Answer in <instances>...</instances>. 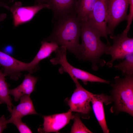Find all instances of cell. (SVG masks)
I'll return each instance as SVG.
<instances>
[{"label":"cell","mask_w":133,"mask_h":133,"mask_svg":"<svg viewBox=\"0 0 133 133\" xmlns=\"http://www.w3.org/2000/svg\"><path fill=\"white\" fill-rule=\"evenodd\" d=\"M111 38L113 40V45H109L105 53L112 57L111 61L107 64L110 67L112 66L115 60L123 59L127 55L133 53V38L128 37V33L123 32Z\"/></svg>","instance_id":"obj_6"},{"label":"cell","mask_w":133,"mask_h":133,"mask_svg":"<svg viewBox=\"0 0 133 133\" xmlns=\"http://www.w3.org/2000/svg\"><path fill=\"white\" fill-rule=\"evenodd\" d=\"M74 122L71 127V133H92L83 123L79 115H74Z\"/></svg>","instance_id":"obj_20"},{"label":"cell","mask_w":133,"mask_h":133,"mask_svg":"<svg viewBox=\"0 0 133 133\" xmlns=\"http://www.w3.org/2000/svg\"><path fill=\"white\" fill-rule=\"evenodd\" d=\"M112 84V100L114 102V108L117 113L126 112L133 116V75H125L123 78L119 76L114 79Z\"/></svg>","instance_id":"obj_3"},{"label":"cell","mask_w":133,"mask_h":133,"mask_svg":"<svg viewBox=\"0 0 133 133\" xmlns=\"http://www.w3.org/2000/svg\"><path fill=\"white\" fill-rule=\"evenodd\" d=\"M7 124V120L5 116L2 115L0 117V133H2L6 128Z\"/></svg>","instance_id":"obj_23"},{"label":"cell","mask_w":133,"mask_h":133,"mask_svg":"<svg viewBox=\"0 0 133 133\" xmlns=\"http://www.w3.org/2000/svg\"><path fill=\"white\" fill-rule=\"evenodd\" d=\"M0 7L4 8L8 10H9L10 8V7L8 5L1 0H0Z\"/></svg>","instance_id":"obj_24"},{"label":"cell","mask_w":133,"mask_h":133,"mask_svg":"<svg viewBox=\"0 0 133 133\" xmlns=\"http://www.w3.org/2000/svg\"><path fill=\"white\" fill-rule=\"evenodd\" d=\"M22 5L21 2L18 1L10 7L9 10L12 14L15 27L29 22L41 10L44 8L49 9V7L47 3H37L28 6Z\"/></svg>","instance_id":"obj_10"},{"label":"cell","mask_w":133,"mask_h":133,"mask_svg":"<svg viewBox=\"0 0 133 133\" xmlns=\"http://www.w3.org/2000/svg\"><path fill=\"white\" fill-rule=\"evenodd\" d=\"M107 0H97L93 9L86 21L101 37L105 38L107 44L110 45L108 39L107 27Z\"/></svg>","instance_id":"obj_5"},{"label":"cell","mask_w":133,"mask_h":133,"mask_svg":"<svg viewBox=\"0 0 133 133\" xmlns=\"http://www.w3.org/2000/svg\"><path fill=\"white\" fill-rule=\"evenodd\" d=\"M74 117L70 109L65 113L44 116L43 127L41 131L44 133L57 132L68 124Z\"/></svg>","instance_id":"obj_11"},{"label":"cell","mask_w":133,"mask_h":133,"mask_svg":"<svg viewBox=\"0 0 133 133\" xmlns=\"http://www.w3.org/2000/svg\"><path fill=\"white\" fill-rule=\"evenodd\" d=\"M122 62L114 66L125 75H133V53L127 56Z\"/></svg>","instance_id":"obj_19"},{"label":"cell","mask_w":133,"mask_h":133,"mask_svg":"<svg viewBox=\"0 0 133 133\" xmlns=\"http://www.w3.org/2000/svg\"><path fill=\"white\" fill-rule=\"evenodd\" d=\"M66 49L62 46L58 48L54 51L55 56L50 60L53 65L58 64L61 66L59 69L61 73H67L71 78L81 80L85 84L88 82H97L109 83V81L96 76L87 72L76 68L67 61L66 58Z\"/></svg>","instance_id":"obj_4"},{"label":"cell","mask_w":133,"mask_h":133,"mask_svg":"<svg viewBox=\"0 0 133 133\" xmlns=\"http://www.w3.org/2000/svg\"><path fill=\"white\" fill-rule=\"evenodd\" d=\"M76 79L73 81L76 88L71 97L68 100V105L72 112L79 113L84 118L88 117L92 108L90 105L91 93L85 89Z\"/></svg>","instance_id":"obj_8"},{"label":"cell","mask_w":133,"mask_h":133,"mask_svg":"<svg viewBox=\"0 0 133 133\" xmlns=\"http://www.w3.org/2000/svg\"><path fill=\"white\" fill-rule=\"evenodd\" d=\"M129 4L130 6L129 12L128 15H127V25L125 29L123 32L126 33H128L130 29L133 19V0H129Z\"/></svg>","instance_id":"obj_22"},{"label":"cell","mask_w":133,"mask_h":133,"mask_svg":"<svg viewBox=\"0 0 133 133\" xmlns=\"http://www.w3.org/2000/svg\"><path fill=\"white\" fill-rule=\"evenodd\" d=\"M54 20L52 32L45 40L55 42L79 57L81 27L76 14H68Z\"/></svg>","instance_id":"obj_1"},{"label":"cell","mask_w":133,"mask_h":133,"mask_svg":"<svg viewBox=\"0 0 133 133\" xmlns=\"http://www.w3.org/2000/svg\"><path fill=\"white\" fill-rule=\"evenodd\" d=\"M0 66L4 68L3 73L5 76H9L16 80L21 77L22 71H27L31 74L37 69L32 66L30 63L22 62L0 51Z\"/></svg>","instance_id":"obj_9"},{"label":"cell","mask_w":133,"mask_h":133,"mask_svg":"<svg viewBox=\"0 0 133 133\" xmlns=\"http://www.w3.org/2000/svg\"><path fill=\"white\" fill-rule=\"evenodd\" d=\"M37 3H47L48 0H34Z\"/></svg>","instance_id":"obj_27"},{"label":"cell","mask_w":133,"mask_h":133,"mask_svg":"<svg viewBox=\"0 0 133 133\" xmlns=\"http://www.w3.org/2000/svg\"><path fill=\"white\" fill-rule=\"evenodd\" d=\"M12 47L11 46L8 45L4 48V50L6 52H10L12 51Z\"/></svg>","instance_id":"obj_25"},{"label":"cell","mask_w":133,"mask_h":133,"mask_svg":"<svg viewBox=\"0 0 133 133\" xmlns=\"http://www.w3.org/2000/svg\"></svg>","instance_id":"obj_29"},{"label":"cell","mask_w":133,"mask_h":133,"mask_svg":"<svg viewBox=\"0 0 133 133\" xmlns=\"http://www.w3.org/2000/svg\"><path fill=\"white\" fill-rule=\"evenodd\" d=\"M91 102L95 116L99 124L104 133H109L106 121L103 103L106 104L111 102V98L103 94H91Z\"/></svg>","instance_id":"obj_12"},{"label":"cell","mask_w":133,"mask_h":133,"mask_svg":"<svg viewBox=\"0 0 133 133\" xmlns=\"http://www.w3.org/2000/svg\"><path fill=\"white\" fill-rule=\"evenodd\" d=\"M3 2L5 3L8 5L11 3L13 2L14 0H1Z\"/></svg>","instance_id":"obj_28"},{"label":"cell","mask_w":133,"mask_h":133,"mask_svg":"<svg viewBox=\"0 0 133 133\" xmlns=\"http://www.w3.org/2000/svg\"><path fill=\"white\" fill-rule=\"evenodd\" d=\"M37 79V78L32 76L30 73L25 75L21 84L14 88L9 89L10 95L14 97L16 101L24 95H30L34 90Z\"/></svg>","instance_id":"obj_15"},{"label":"cell","mask_w":133,"mask_h":133,"mask_svg":"<svg viewBox=\"0 0 133 133\" xmlns=\"http://www.w3.org/2000/svg\"><path fill=\"white\" fill-rule=\"evenodd\" d=\"M20 99L19 104L17 106L14 107L10 112L11 116L7 120L8 124L11 123L14 119H21L26 115L37 114L30 97V95H24Z\"/></svg>","instance_id":"obj_14"},{"label":"cell","mask_w":133,"mask_h":133,"mask_svg":"<svg viewBox=\"0 0 133 133\" xmlns=\"http://www.w3.org/2000/svg\"><path fill=\"white\" fill-rule=\"evenodd\" d=\"M5 76L1 70H0V104L5 103L10 113L14 107L12 99L9 95V85L6 82Z\"/></svg>","instance_id":"obj_18"},{"label":"cell","mask_w":133,"mask_h":133,"mask_svg":"<svg viewBox=\"0 0 133 133\" xmlns=\"http://www.w3.org/2000/svg\"><path fill=\"white\" fill-rule=\"evenodd\" d=\"M39 50L32 61L30 62L33 66L37 68L38 65L42 60L49 57L59 47L55 42H49L46 40L42 41Z\"/></svg>","instance_id":"obj_16"},{"label":"cell","mask_w":133,"mask_h":133,"mask_svg":"<svg viewBox=\"0 0 133 133\" xmlns=\"http://www.w3.org/2000/svg\"><path fill=\"white\" fill-rule=\"evenodd\" d=\"M97 0H77L76 14L80 22H85L91 13Z\"/></svg>","instance_id":"obj_17"},{"label":"cell","mask_w":133,"mask_h":133,"mask_svg":"<svg viewBox=\"0 0 133 133\" xmlns=\"http://www.w3.org/2000/svg\"><path fill=\"white\" fill-rule=\"evenodd\" d=\"M7 15L4 13L0 14V22L4 20L6 18Z\"/></svg>","instance_id":"obj_26"},{"label":"cell","mask_w":133,"mask_h":133,"mask_svg":"<svg viewBox=\"0 0 133 133\" xmlns=\"http://www.w3.org/2000/svg\"><path fill=\"white\" fill-rule=\"evenodd\" d=\"M82 43L80 44L79 57L84 60L91 62L92 69H98V64H105L100 57L105 53L109 45H106L101 41L100 37L90 26L86 22H80Z\"/></svg>","instance_id":"obj_2"},{"label":"cell","mask_w":133,"mask_h":133,"mask_svg":"<svg viewBox=\"0 0 133 133\" xmlns=\"http://www.w3.org/2000/svg\"><path fill=\"white\" fill-rule=\"evenodd\" d=\"M107 27L110 37L114 36L115 28L123 21L127 20L129 0H107Z\"/></svg>","instance_id":"obj_7"},{"label":"cell","mask_w":133,"mask_h":133,"mask_svg":"<svg viewBox=\"0 0 133 133\" xmlns=\"http://www.w3.org/2000/svg\"><path fill=\"white\" fill-rule=\"evenodd\" d=\"M77 3V0H48L47 3L54 19L68 14H76Z\"/></svg>","instance_id":"obj_13"},{"label":"cell","mask_w":133,"mask_h":133,"mask_svg":"<svg viewBox=\"0 0 133 133\" xmlns=\"http://www.w3.org/2000/svg\"><path fill=\"white\" fill-rule=\"evenodd\" d=\"M11 123L15 125L21 133H31L33 132L28 126L21 121V119H15L12 121Z\"/></svg>","instance_id":"obj_21"}]
</instances>
